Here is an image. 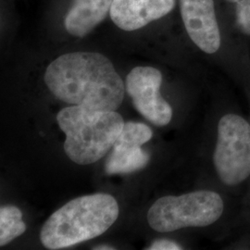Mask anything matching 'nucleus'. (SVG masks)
<instances>
[{
  "label": "nucleus",
  "mask_w": 250,
  "mask_h": 250,
  "mask_svg": "<svg viewBox=\"0 0 250 250\" xmlns=\"http://www.w3.org/2000/svg\"><path fill=\"white\" fill-rule=\"evenodd\" d=\"M44 81L57 99L91 111H116L126 89L113 63L99 52L59 56L46 67Z\"/></svg>",
  "instance_id": "1"
},
{
  "label": "nucleus",
  "mask_w": 250,
  "mask_h": 250,
  "mask_svg": "<svg viewBox=\"0 0 250 250\" xmlns=\"http://www.w3.org/2000/svg\"><path fill=\"white\" fill-rule=\"evenodd\" d=\"M119 206L104 193L77 197L55 211L43 225L40 239L48 250H62L98 237L115 223Z\"/></svg>",
  "instance_id": "2"
},
{
  "label": "nucleus",
  "mask_w": 250,
  "mask_h": 250,
  "mask_svg": "<svg viewBox=\"0 0 250 250\" xmlns=\"http://www.w3.org/2000/svg\"><path fill=\"white\" fill-rule=\"evenodd\" d=\"M57 121L64 134V151L71 161L88 165L103 158L123 131L124 119L116 111H91L80 106L64 107Z\"/></svg>",
  "instance_id": "3"
},
{
  "label": "nucleus",
  "mask_w": 250,
  "mask_h": 250,
  "mask_svg": "<svg viewBox=\"0 0 250 250\" xmlns=\"http://www.w3.org/2000/svg\"><path fill=\"white\" fill-rule=\"evenodd\" d=\"M224 201L218 193L196 191L179 197L158 199L147 212V222L157 232H173L186 227L214 224L224 212Z\"/></svg>",
  "instance_id": "4"
},
{
  "label": "nucleus",
  "mask_w": 250,
  "mask_h": 250,
  "mask_svg": "<svg viewBox=\"0 0 250 250\" xmlns=\"http://www.w3.org/2000/svg\"><path fill=\"white\" fill-rule=\"evenodd\" d=\"M213 161L226 186H237L250 177V125L245 119L227 114L220 120Z\"/></svg>",
  "instance_id": "5"
},
{
  "label": "nucleus",
  "mask_w": 250,
  "mask_h": 250,
  "mask_svg": "<svg viewBox=\"0 0 250 250\" xmlns=\"http://www.w3.org/2000/svg\"><path fill=\"white\" fill-rule=\"evenodd\" d=\"M162 74L150 66H138L128 73L125 88L135 109L157 126L168 125L172 117L170 104L160 94Z\"/></svg>",
  "instance_id": "6"
},
{
  "label": "nucleus",
  "mask_w": 250,
  "mask_h": 250,
  "mask_svg": "<svg viewBox=\"0 0 250 250\" xmlns=\"http://www.w3.org/2000/svg\"><path fill=\"white\" fill-rule=\"evenodd\" d=\"M181 18L192 42L207 54L217 52L222 39L214 0H178Z\"/></svg>",
  "instance_id": "7"
},
{
  "label": "nucleus",
  "mask_w": 250,
  "mask_h": 250,
  "mask_svg": "<svg viewBox=\"0 0 250 250\" xmlns=\"http://www.w3.org/2000/svg\"><path fill=\"white\" fill-rule=\"evenodd\" d=\"M176 0H113L109 18L125 32L141 30L168 16Z\"/></svg>",
  "instance_id": "8"
},
{
  "label": "nucleus",
  "mask_w": 250,
  "mask_h": 250,
  "mask_svg": "<svg viewBox=\"0 0 250 250\" xmlns=\"http://www.w3.org/2000/svg\"><path fill=\"white\" fill-rule=\"evenodd\" d=\"M113 0H72L63 18V26L70 36H88L109 16Z\"/></svg>",
  "instance_id": "9"
},
{
  "label": "nucleus",
  "mask_w": 250,
  "mask_h": 250,
  "mask_svg": "<svg viewBox=\"0 0 250 250\" xmlns=\"http://www.w3.org/2000/svg\"><path fill=\"white\" fill-rule=\"evenodd\" d=\"M149 161V155L141 146L116 147L113 146L106 163L108 174H125L144 168Z\"/></svg>",
  "instance_id": "10"
},
{
  "label": "nucleus",
  "mask_w": 250,
  "mask_h": 250,
  "mask_svg": "<svg viewBox=\"0 0 250 250\" xmlns=\"http://www.w3.org/2000/svg\"><path fill=\"white\" fill-rule=\"evenodd\" d=\"M22 213L15 206H4L0 208V246L21 235L26 230V224L21 220Z\"/></svg>",
  "instance_id": "11"
},
{
  "label": "nucleus",
  "mask_w": 250,
  "mask_h": 250,
  "mask_svg": "<svg viewBox=\"0 0 250 250\" xmlns=\"http://www.w3.org/2000/svg\"><path fill=\"white\" fill-rule=\"evenodd\" d=\"M151 129L147 125L140 123H126L123 131L117 138L113 146L134 147L141 146L151 139Z\"/></svg>",
  "instance_id": "12"
},
{
  "label": "nucleus",
  "mask_w": 250,
  "mask_h": 250,
  "mask_svg": "<svg viewBox=\"0 0 250 250\" xmlns=\"http://www.w3.org/2000/svg\"><path fill=\"white\" fill-rule=\"evenodd\" d=\"M234 6L236 24L246 36H250V0H226Z\"/></svg>",
  "instance_id": "13"
},
{
  "label": "nucleus",
  "mask_w": 250,
  "mask_h": 250,
  "mask_svg": "<svg viewBox=\"0 0 250 250\" xmlns=\"http://www.w3.org/2000/svg\"><path fill=\"white\" fill-rule=\"evenodd\" d=\"M148 250H180L182 247L175 242L167 240V239H160L152 243Z\"/></svg>",
  "instance_id": "14"
},
{
  "label": "nucleus",
  "mask_w": 250,
  "mask_h": 250,
  "mask_svg": "<svg viewBox=\"0 0 250 250\" xmlns=\"http://www.w3.org/2000/svg\"><path fill=\"white\" fill-rule=\"evenodd\" d=\"M95 250H114V248H111V247H108V246H100L99 248H95Z\"/></svg>",
  "instance_id": "15"
}]
</instances>
